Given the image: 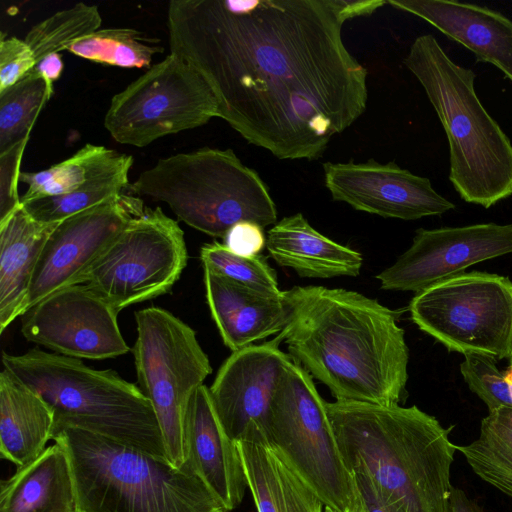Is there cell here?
Returning a JSON list of instances; mask_svg holds the SVG:
<instances>
[{
  "instance_id": "cell-4",
  "label": "cell",
  "mask_w": 512,
  "mask_h": 512,
  "mask_svg": "<svg viewBox=\"0 0 512 512\" xmlns=\"http://www.w3.org/2000/svg\"><path fill=\"white\" fill-rule=\"evenodd\" d=\"M403 63L444 127L449 179L460 197L489 208L511 196L512 144L478 99L474 72L453 62L430 34L414 40Z\"/></svg>"
},
{
  "instance_id": "cell-7",
  "label": "cell",
  "mask_w": 512,
  "mask_h": 512,
  "mask_svg": "<svg viewBox=\"0 0 512 512\" xmlns=\"http://www.w3.org/2000/svg\"><path fill=\"white\" fill-rule=\"evenodd\" d=\"M128 189L166 203L179 220L212 237L223 238L241 221L263 228L277 221L267 185L232 149L204 147L161 158Z\"/></svg>"
},
{
  "instance_id": "cell-35",
  "label": "cell",
  "mask_w": 512,
  "mask_h": 512,
  "mask_svg": "<svg viewBox=\"0 0 512 512\" xmlns=\"http://www.w3.org/2000/svg\"><path fill=\"white\" fill-rule=\"evenodd\" d=\"M28 139L0 154V222L10 216L21 205L17 183L20 164Z\"/></svg>"
},
{
  "instance_id": "cell-28",
  "label": "cell",
  "mask_w": 512,
  "mask_h": 512,
  "mask_svg": "<svg viewBox=\"0 0 512 512\" xmlns=\"http://www.w3.org/2000/svg\"><path fill=\"white\" fill-rule=\"evenodd\" d=\"M51 97L45 80L32 73L0 92V154L29 139Z\"/></svg>"
},
{
  "instance_id": "cell-16",
  "label": "cell",
  "mask_w": 512,
  "mask_h": 512,
  "mask_svg": "<svg viewBox=\"0 0 512 512\" xmlns=\"http://www.w3.org/2000/svg\"><path fill=\"white\" fill-rule=\"evenodd\" d=\"M281 339L232 352L209 388L222 427L232 441L267 446L272 400L290 356L279 349Z\"/></svg>"
},
{
  "instance_id": "cell-19",
  "label": "cell",
  "mask_w": 512,
  "mask_h": 512,
  "mask_svg": "<svg viewBox=\"0 0 512 512\" xmlns=\"http://www.w3.org/2000/svg\"><path fill=\"white\" fill-rule=\"evenodd\" d=\"M472 51L512 81V21L485 7L450 0H388Z\"/></svg>"
},
{
  "instance_id": "cell-12",
  "label": "cell",
  "mask_w": 512,
  "mask_h": 512,
  "mask_svg": "<svg viewBox=\"0 0 512 512\" xmlns=\"http://www.w3.org/2000/svg\"><path fill=\"white\" fill-rule=\"evenodd\" d=\"M218 117V102L204 78L170 53L115 94L104 126L121 144L145 147Z\"/></svg>"
},
{
  "instance_id": "cell-39",
  "label": "cell",
  "mask_w": 512,
  "mask_h": 512,
  "mask_svg": "<svg viewBox=\"0 0 512 512\" xmlns=\"http://www.w3.org/2000/svg\"><path fill=\"white\" fill-rule=\"evenodd\" d=\"M337 9L346 22L349 19L367 16L387 4L384 0H335Z\"/></svg>"
},
{
  "instance_id": "cell-5",
  "label": "cell",
  "mask_w": 512,
  "mask_h": 512,
  "mask_svg": "<svg viewBox=\"0 0 512 512\" xmlns=\"http://www.w3.org/2000/svg\"><path fill=\"white\" fill-rule=\"evenodd\" d=\"M52 440L68 454L80 512H228L187 464L76 427Z\"/></svg>"
},
{
  "instance_id": "cell-33",
  "label": "cell",
  "mask_w": 512,
  "mask_h": 512,
  "mask_svg": "<svg viewBox=\"0 0 512 512\" xmlns=\"http://www.w3.org/2000/svg\"><path fill=\"white\" fill-rule=\"evenodd\" d=\"M460 373L469 389L491 412L501 407L512 408V395L506 376L496 365V359L486 354L464 355Z\"/></svg>"
},
{
  "instance_id": "cell-43",
  "label": "cell",
  "mask_w": 512,
  "mask_h": 512,
  "mask_svg": "<svg viewBox=\"0 0 512 512\" xmlns=\"http://www.w3.org/2000/svg\"><path fill=\"white\" fill-rule=\"evenodd\" d=\"M510 363H511L510 367H512V359L510 360Z\"/></svg>"
},
{
  "instance_id": "cell-3",
  "label": "cell",
  "mask_w": 512,
  "mask_h": 512,
  "mask_svg": "<svg viewBox=\"0 0 512 512\" xmlns=\"http://www.w3.org/2000/svg\"><path fill=\"white\" fill-rule=\"evenodd\" d=\"M342 459L372 483L389 512H450L457 445L449 429L413 405L326 402Z\"/></svg>"
},
{
  "instance_id": "cell-38",
  "label": "cell",
  "mask_w": 512,
  "mask_h": 512,
  "mask_svg": "<svg viewBox=\"0 0 512 512\" xmlns=\"http://www.w3.org/2000/svg\"><path fill=\"white\" fill-rule=\"evenodd\" d=\"M64 69V63L59 53H52L41 58L30 73L42 77L51 95L54 93L53 84L57 81Z\"/></svg>"
},
{
  "instance_id": "cell-20",
  "label": "cell",
  "mask_w": 512,
  "mask_h": 512,
  "mask_svg": "<svg viewBox=\"0 0 512 512\" xmlns=\"http://www.w3.org/2000/svg\"><path fill=\"white\" fill-rule=\"evenodd\" d=\"M203 271L212 319L223 343L232 352L279 334L284 329L289 309L282 294H262L208 269Z\"/></svg>"
},
{
  "instance_id": "cell-26",
  "label": "cell",
  "mask_w": 512,
  "mask_h": 512,
  "mask_svg": "<svg viewBox=\"0 0 512 512\" xmlns=\"http://www.w3.org/2000/svg\"><path fill=\"white\" fill-rule=\"evenodd\" d=\"M133 157L114 151L101 162L89 179L66 194L21 202L25 211L43 223H57L111 200L129 188Z\"/></svg>"
},
{
  "instance_id": "cell-30",
  "label": "cell",
  "mask_w": 512,
  "mask_h": 512,
  "mask_svg": "<svg viewBox=\"0 0 512 512\" xmlns=\"http://www.w3.org/2000/svg\"><path fill=\"white\" fill-rule=\"evenodd\" d=\"M101 23L98 7L80 2L35 24L24 40L37 63L49 54L67 50L75 41L99 30Z\"/></svg>"
},
{
  "instance_id": "cell-6",
  "label": "cell",
  "mask_w": 512,
  "mask_h": 512,
  "mask_svg": "<svg viewBox=\"0 0 512 512\" xmlns=\"http://www.w3.org/2000/svg\"><path fill=\"white\" fill-rule=\"evenodd\" d=\"M2 364L52 407L54 431L76 427L167 459L152 404L116 371L93 369L80 359L41 349L3 352Z\"/></svg>"
},
{
  "instance_id": "cell-40",
  "label": "cell",
  "mask_w": 512,
  "mask_h": 512,
  "mask_svg": "<svg viewBox=\"0 0 512 512\" xmlns=\"http://www.w3.org/2000/svg\"><path fill=\"white\" fill-rule=\"evenodd\" d=\"M365 512H389L378 497L370 480L361 473H352Z\"/></svg>"
},
{
  "instance_id": "cell-41",
  "label": "cell",
  "mask_w": 512,
  "mask_h": 512,
  "mask_svg": "<svg viewBox=\"0 0 512 512\" xmlns=\"http://www.w3.org/2000/svg\"><path fill=\"white\" fill-rule=\"evenodd\" d=\"M449 504L450 512H483L481 505L470 499L462 489L454 486L451 488Z\"/></svg>"
},
{
  "instance_id": "cell-23",
  "label": "cell",
  "mask_w": 512,
  "mask_h": 512,
  "mask_svg": "<svg viewBox=\"0 0 512 512\" xmlns=\"http://www.w3.org/2000/svg\"><path fill=\"white\" fill-rule=\"evenodd\" d=\"M0 512H80L65 448L48 446L0 486Z\"/></svg>"
},
{
  "instance_id": "cell-10",
  "label": "cell",
  "mask_w": 512,
  "mask_h": 512,
  "mask_svg": "<svg viewBox=\"0 0 512 512\" xmlns=\"http://www.w3.org/2000/svg\"><path fill=\"white\" fill-rule=\"evenodd\" d=\"M412 321L448 350L512 359V281L464 272L415 293Z\"/></svg>"
},
{
  "instance_id": "cell-13",
  "label": "cell",
  "mask_w": 512,
  "mask_h": 512,
  "mask_svg": "<svg viewBox=\"0 0 512 512\" xmlns=\"http://www.w3.org/2000/svg\"><path fill=\"white\" fill-rule=\"evenodd\" d=\"M118 311L87 284L59 289L25 311V339L63 356L102 360L126 354Z\"/></svg>"
},
{
  "instance_id": "cell-14",
  "label": "cell",
  "mask_w": 512,
  "mask_h": 512,
  "mask_svg": "<svg viewBox=\"0 0 512 512\" xmlns=\"http://www.w3.org/2000/svg\"><path fill=\"white\" fill-rule=\"evenodd\" d=\"M146 206L138 196H119L59 222L35 268L26 310L81 279L119 232Z\"/></svg>"
},
{
  "instance_id": "cell-27",
  "label": "cell",
  "mask_w": 512,
  "mask_h": 512,
  "mask_svg": "<svg viewBox=\"0 0 512 512\" xmlns=\"http://www.w3.org/2000/svg\"><path fill=\"white\" fill-rule=\"evenodd\" d=\"M67 51L103 65L149 69L164 47L160 39L133 28H105L75 41Z\"/></svg>"
},
{
  "instance_id": "cell-17",
  "label": "cell",
  "mask_w": 512,
  "mask_h": 512,
  "mask_svg": "<svg viewBox=\"0 0 512 512\" xmlns=\"http://www.w3.org/2000/svg\"><path fill=\"white\" fill-rule=\"evenodd\" d=\"M324 182L334 201L384 218L416 220L441 215L455 205L437 193L428 178L395 162H326Z\"/></svg>"
},
{
  "instance_id": "cell-21",
  "label": "cell",
  "mask_w": 512,
  "mask_h": 512,
  "mask_svg": "<svg viewBox=\"0 0 512 512\" xmlns=\"http://www.w3.org/2000/svg\"><path fill=\"white\" fill-rule=\"evenodd\" d=\"M266 248L278 265L304 278L356 277L363 264L359 252L318 232L301 213L276 222L268 231Z\"/></svg>"
},
{
  "instance_id": "cell-37",
  "label": "cell",
  "mask_w": 512,
  "mask_h": 512,
  "mask_svg": "<svg viewBox=\"0 0 512 512\" xmlns=\"http://www.w3.org/2000/svg\"><path fill=\"white\" fill-rule=\"evenodd\" d=\"M470 467L481 479L512 497V458L494 463L474 464Z\"/></svg>"
},
{
  "instance_id": "cell-22",
  "label": "cell",
  "mask_w": 512,
  "mask_h": 512,
  "mask_svg": "<svg viewBox=\"0 0 512 512\" xmlns=\"http://www.w3.org/2000/svg\"><path fill=\"white\" fill-rule=\"evenodd\" d=\"M57 223L33 219L22 205L0 222V332L26 310L44 245Z\"/></svg>"
},
{
  "instance_id": "cell-18",
  "label": "cell",
  "mask_w": 512,
  "mask_h": 512,
  "mask_svg": "<svg viewBox=\"0 0 512 512\" xmlns=\"http://www.w3.org/2000/svg\"><path fill=\"white\" fill-rule=\"evenodd\" d=\"M186 463L230 512L248 489L237 445L225 432L213 407L209 388L199 386L185 415Z\"/></svg>"
},
{
  "instance_id": "cell-1",
  "label": "cell",
  "mask_w": 512,
  "mask_h": 512,
  "mask_svg": "<svg viewBox=\"0 0 512 512\" xmlns=\"http://www.w3.org/2000/svg\"><path fill=\"white\" fill-rule=\"evenodd\" d=\"M335 0H172L170 53L204 78L224 119L278 159L314 160L366 110L367 70Z\"/></svg>"
},
{
  "instance_id": "cell-42",
  "label": "cell",
  "mask_w": 512,
  "mask_h": 512,
  "mask_svg": "<svg viewBox=\"0 0 512 512\" xmlns=\"http://www.w3.org/2000/svg\"><path fill=\"white\" fill-rule=\"evenodd\" d=\"M324 512H336V511L332 510L331 508L325 507Z\"/></svg>"
},
{
  "instance_id": "cell-25",
  "label": "cell",
  "mask_w": 512,
  "mask_h": 512,
  "mask_svg": "<svg viewBox=\"0 0 512 512\" xmlns=\"http://www.w3.org/2000/svg\"><path fill=\"white\" fill-rule=\"evenodd\" d=\"M257 512H324L317 494L266 445L237 442Z\"/></svg>"
},
{
  "instance_id": "cell-34",
  "label": "cell",
  "mask_w": 512,
  "mask_h": 512,
  "mask_svg": "<svg viewBox=\"0 0 512 512\" xmlns=\"http://www.w3.org/2000/svg\"><path fill=\"white\" fill-rule=\"evenodd\" d=\"M36 65L34 54L25 40L0 37V92L25 78Z\"/></svg>"
},
{
  "instance_id": "cell-31",
  "label": "cell",
  "mask_w": 512,
  "mask_h": 512,
  "mask_svg": "<svg viewBox=\"0 0 512 512\" xmlns=\"http://www.w3.org/2000/svg\"><path fill=\"white\" fill-rule=\"evenodd\" d=\"M200 259L203 269H208L237 284L262 294L279 296L276 272L263 255L252 258L238 256L223 243L214 241L201 247Z\"/></svg>"
},
{
  "instance_id": "cell-11",
  "label": "cell",
  "mask_w": 512,
  "mask_h": 512,
  "mask_svg": "<svg viewBox=\"0 0 512 512\" xmlns=\"http://www.w3.org/2000/svg\"><path fill=\"white\" fill-rule=\"evenodd\" d=\"M184 232L160 207H145L81 279L118 312L170 291L187 264Z\"/></svg>"
},
{
  "instance_id": "cell-9",
  "label": "cell",
  "mask_w": 512,
  "mask_h": 512,
  "mask_svg": "<svg viewBox=\"0 0 512 512\" xmlns=\"http://www.w3.org/2000/svg\"><path fill=\"white\" fill-rule=\"evenodd\" d=\"M135 320L133 356L138 385L155 411L167 459L183 468L188 403L212 367L194 329L170 311L144 308L135 313Z\"/></svg>"
},
{
  "instance_id": "cell-29",
  "label": "cell",
  "mask_w": 512,
  "mask_h": 512,
  "mask_svg": "<svg viewBox=\"0 0 512 512\" xmlns=\"http://www.w3.org/2000/svg\"><path fill=\"white\" fill-rule=\"evenodd\" d=\"M114 151L87 143L71 157L45 170L21 172L19 181L28 186L26 193L21 197V202L74 191L85 183L98 165Z\"/></svg>"
},
{
  "instance_id": "cell-15",
  "label": "cell",
  "mask_w": 512,
  "mask_h": 512,
  "mask_svg": "<svg viewBox=\"0 0 512 512\" xmlns=\"http://www.w3.org/2000/svg\"><path fill=\"white\" fill-rule=\"evenodd\" d=\"M512 253V224L420 228L411 246L376 278L383 290L420 292L477 263Z\"/></svg>"
},
{
  "instance_id": "cell-2",
  "label": "cell",
  "mask_w": 512,
  "mask_h": 512,
  "mask_svg": "<svg viewBox=\"0 0 512 512\" xmlns=\"http://www.w3.org/2000/svg\"><path fill=\"white\" fill-rule=\"evenodd\" d=\"M288 321L278 337L291 359L336 401L398 404L409 349L395 313L358 292L322 286L282 291Z\"/></svg>"
},
{
  "instance_id": "cell-24",
  "label": "cell",
  "mask_w": 512,
  "mask_h": 512,
  "mask_svg": "<svg viewBox=\"0 0 512 512\" xmlns=\"http://www.w3.org/2000/svg\"><path fill=\"white\" fill-rule=\"evenodd\" d=\"M55 414L34 390L3 368L0 373V453L17 466L37 459L52 440Z\"/></svg>"
},
{
  "instance_id": "cell-32",
  "label": "cell",
  "mask_w": 512,
  "mask_h": 512,
  "mask_svg": "<svg viewBox=\"0 0 512 512\" xmlns=\"http://www.w3.org/2000/svg\"><path fill=\"white\" fill-rule=\"evenodd\" d=\"M457 450L469 466L512 458V408L489 412L481 421L479 437L468 445H457Z\"/></svg>"
},
{
  "instance_id": "cell-8",
  "label": "cell",
  "mask_w": 512,
  "mask_h": 512,
  "mask_svg": "<svg viewBox=\"0 0 512 512\" xmlns=\"http://www.w3.org/2000/svg\"><path fill=\"white\" fill-rule=\"evenodd\" d=\"M267 446L336 512H362L353 475L347 469L329 420L326 401L312 376L292 361L274 394Z\"/></svg>"
},
{
  "instance_id": "cell-36",
  "label": "cell",
  "mask_w": 512,
  "mask_h": 512,
  "mask_svg": "<svg viewBox=\"0 0 512 512\" xmlns=\"http://www.w3.org/2000/svg\"><path fill=\"white\" fill-rule=\"evenodd\" d=\"M222 239L223 245L229 251L246 258L260 255L266 245L263 227L251 221L236 223Z\"/></svg>"
}]
</instances>
